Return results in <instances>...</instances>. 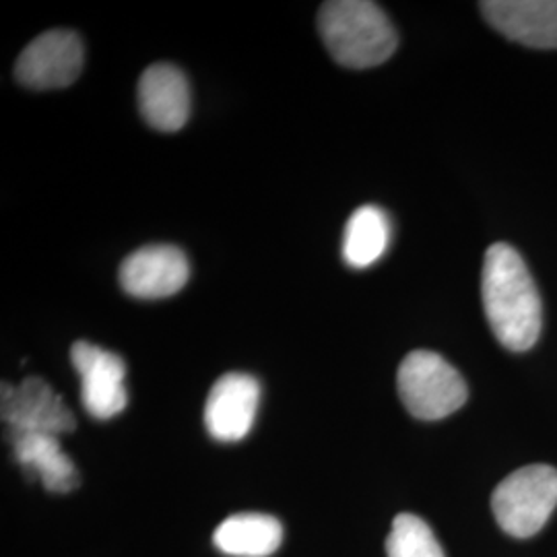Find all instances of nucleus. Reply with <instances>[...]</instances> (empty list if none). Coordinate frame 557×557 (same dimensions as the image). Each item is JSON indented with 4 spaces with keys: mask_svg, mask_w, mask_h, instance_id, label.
<instances>
[{
    "mask_svg": "<svg viewBox=\"0 0 557 557\" xmlns=\"http://www.w3.org/2000/svg\"><path fill=\"white\" fill-rule=\"evenodd\" d=\"M483 308L499 343L515 351H529L541 335L537 285L517 250L494 244L483 262Z\"/></svg>",
    "mask_w": 557,
    "mask_h": 557,
    "instance_id": "f257e3e1",
    "label": "nucleus"
},
{
    "mask_svg": "<svg viewBox=\"0 0 557 557\" xmlns=\"http://www.w3.org/2000/svg\"><path fill=\"white\" fill-rule=\"evenodd\" d=\"M319 34L345 69H372L397 50V32L376 2L331 0L319 11Z\"/></svg>",
    "mask_w": 557,
    "mask_h": 557,
    "instance_id": "f03ea898",
    "label": "nucleus"
},
{
    "mask_svg": "<svg viewBox=\"0 0 557 557\" xmlns=\"http://www.w3.org/2000/svg\"><path fill=\"white\" fill-rule=\"evenodd\" d=\"M397 386L405 409L423 421L448 418L469 398V386L457 368L434 351H411L403 359Z\"/></svg>",
    "mask_w": 557,
    "mask_h": 557,
    "instance_id": "7ed1b4c3",
    "label": "nucleus"
},
{
    "mask_svg": "<svg viewBox=\"0 0 557 557\" xmlns=\"http://www.w3.org/2000/svg\"><path fill=\"white\" fill-rule=\"evenodd\" d=\"M557 508V471L531 465L504 479L492 496V510L504 533L517 539L537 535Z\"/></svg>",
    "mask_w": 557,
    "mask_h": 557,
    "instance_id": "20e7f679",
    "label": "nucleus"
},
{
    "mask_svg": "<svg viewBox=\"0 0 557 557\" xmlns=\"http://www.w3.org/2000/svg\"><path fill=\"white\" fill-rule=\"evenodd\" d=\"M83 60L85 48L75 32L50 29L21 52L15 79L38 91L62 89L79 79Z\"/></svg>",
    "mask_w": 557,
    "mask_h": 557,
    "instance_id": "39448f33",
    "label": "nucleus"
},
{
    "mask_svg": "<svg viewBox=\"0 0 557 557\" xmlns=\"http://www.w3.org/2000/svg\"><path fill=\"white\" fill-rule=\"evenodd\" d=\"M71 361L81 376L83 407L91 418L106 421L126 409V363L119 354L79 341L71 349Z\"/></svg>",
    "mask_w": 557,
    "mask_h": 557,
    "instance_id": "423d86ee",
    "label": "nucleus"
},
{
    "mask_svg": "<svg viewBox=\"0 0 557 557\" xmlns=\"http://www.w3.org/2000/svg\"><path fill=\"white\" fill-rule=\"evenodd\" d=\"M2 419L11 425V436H60L77 428L75 416L62 397L36 376L23 380L20 386L2 384Z\"/></svg>",
    "mask_w": 557,
    "mask_h": 557,
    "instance_id": "0eeeda50",
    "label": "nucleus"
},
{
    "mask_svg": "<svg viewBox=\"0 0 557 557\" xmlns=\"http://www.w3.org/2000/svg\"><path fill=\"white\" fill-rule=\"evenodd\" d=\"M260 384L250 374L230 372L221 376L205 403V428L218 442L246 438L259 413Z\"/></svg>",
    "mask_w": 557,
    "mask_h": 557,
    "instance_id": "6e6552de",
    "label": "nucleus"
},
{
    "mask_svg": "<svg viewBox=\"0 0 557 557\" xmlns=\"http://www.w3.org/2000/svg\"><path fill=\"white\" fill-rule=\"evenodd\" d=\"M188 277L186 255L168 244L145 246L120 264V285L133 298H170L188 283Z\"/></svg>",
    "mask_w": 557,
    "mask_h": 557,
    "instance_id": "1a4fd4ad",
    "label": "nucleus"
},
{
    "mask_svg": "<svg viewBox=\"0 0 557 557\" xmlns=\"http://www.w3.org/2000/svg\"><path fill=\"white\" fill-rule=\"evenodd\" d=\"M479 7L502 36L541 50L557 48L556 0H485Z\"/></svg>",
    "mask_w": 557,
    "mask_h": 557,
    "instance_id": "9d476101",
    "label": "nucleus"
},
{
    "mask_svg": "<svg viewBox=\"0 0 557 557\" xmlns=\"http://www.w3.org/2000/svg\"><path fill=\"white\" fill-rule=\"evenodd\" d=\"M139 108L147 124L161 133H176L186 124L190 87L178 66L160 62L140 75Z\"/></svg>",
    "mask_w": 557,
    "mask_h": 557,
    "instance_id": "9b49d317",
    "label": "nucleus"
},
{
    "mask_svg": "<svg viewBox=\"0 0 557 557\" xmlns=\"http://www.w3.org/2000/svg\"><path fill=\"white\" fill-rule=\"evenodd\" d=\"M13 455L29 479H38L52 494H69L79 487V471L62 450L59 436L20 434L11 436Z\"/></svg>",
    "mask_w": 557,
    "mask_h": 557,
    "instance_id": "f8f14e48",
    "label": "nucleus"
},
{
    "mask_svg": "<svg viewBox=\"0 0 557 557\" xmlns=\"http://www.w3.org/2000/svg\"><path fill=\"white\" fill-rule=\"evenodd\" d=\"M281 541V522L275 517L260 512H244L225 518L213 535V543L221 554L232 557L273 556Z\"/></svg>",
    "mask_w": 557,
    "mask_h": 557,
    "instance_id": "ddd939ff",
    "label": "nucleus"
},
{
    "mask_svg": "<svg viewBox=\"0 0 557 557\" xmlns=\"http://www.w3.org/2000/svg\"><path fill=\"white\" fill-rule=\"evenodd\" d=\"M391 246V220L376 205H363L349 218L343 234V260L351 269H368Z\"/></svg>",
    "mask_w": 557,
    "mask_h": 557,
    "instance_id": "4468645a",
    "label": "nucleus"
},
{
    "mask_svg": "<svg viewBox=\"0 0 557 557\" xmlns=\"http://www.w3.org/2000/svg\"><path fill=\"white\" fill-rule=\"evenodd\" d=\"M388 557H444L430 524L416 515H398L386 537Z\"/></svg>",
    "mask_w": 557,
    "mask_h": 557,
    "instance_id": "2eb2a0df",
    "label": "nucleus"
}]
</instances>
